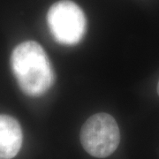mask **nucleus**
<instances>
[{
	"instance_id": "nucleus-1",
	"label": "nucleus",
	"mask_w": 159,
	"mask_h": 159,
	"mask_svg": "<svg viewBox=\"0 0 159 159\" xmlns=\"http://www.w3.org/2000/svg\"><path fill=\"white\" fill-rule=\"evenodd\" d=\"M11 67L20 89L30 97H39L50 90L54 71L44 49L34 41L17 45L11 55Z\"/></svg>"
},
{
	"instance_id": "nucleus-5",
	"label": "nucleus",
	"mask_w": 159,
	"mask_h": 159,
	"mask_svg": "<svg viewBox=\"0 0 159 159\" xmlns=\"http://www.w3.org/2000/svg\"><path fill=\"white\" fill-rule=\"evenodd\" d=\"M157 94H158V96H159V81H158V84H157Z\"/></svg>"
},
{
	"instance_id": "nucleus-2",
	"label": "nucleus",
	"mask_w": 159,
	"mask_h": 159,
	"mask_svg": "<svg viewBox=\"0 0 159 159\" xmlns=\"http://www.w3.org/2000/svg\"><path fill=\"white\" fill-rule=\"evenodd\" d=\"M47 23L52 37L61 45L78 44L87 32L85 13L70 0L54 3L47 13Z\"/></svg>"
},
{
	"instance_id": "nucleus-4",
	"label": "nucleus",
	"mask_w": 159,
	"mask_h": 159,
	"mask_svg": "<svg viewBox=\"0 0 159 159\" xmlns=\"http://www.w3.org/2000/svg\"><path fill=\"white\" fill-rule=\"evenodd\" d=\"M23 134L20 123L8 115H0V159H11L22 146Z\"/></svg>"
},
{
	"instance_id": "nucleus-3",
	"label": "nucleus",
	"mask_w": 159,
	"mask_h": 159,
	"mask_svg": "<svg viewBox=\"0 0 159 159\" xmlns=\"http://www.w3.org/2000/svg\"><path fill=\"white\" fill-rule=\"evenodd\" d=\"M80 140L86 152L97 158H105L119 147L120 132L113 117L107 113L91 116L82 125Z\"/></svg>"
}]
</instances>
